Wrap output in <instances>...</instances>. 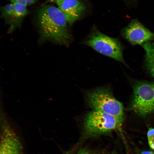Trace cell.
<instances>
[{
  "mask_svg": "<svg viewBox=\"0 0 154 154\" xmlns=\"http://www.w3.org/2000/svg\"><path fill=\"white\" fill-rule=\"evenodd\" d=\"M57 5L70 26L80 18L86 8L84 3L79 0H63Z\"/></svg>",
  "mask_w": 154,
  "mask_h": 154,
  "instance_id": "cell-9",
  "label": "cell"
},
{
  "mask_svg": "<svg viewBox=\"0 0 154 154\" xmlns=\"http://www.w3.org/2000/svg\"><path fill=\"white\" fill-rule=\"evenodd\" d=\"M11 3L21 4L27 6L35 3L37 0H8Z\"/></svg>",
  "mask_w": 154,
  "mask_h": 154,
  "instance_id": "cell-12",
  "label": "cell"
},
{
  "mask_svg": "<svg viewBox=\"0 0 154 154\" xmlns=\"http://www.w3.org/2000/svg\"><path fill=\"white\" fill-rule=\"evenodd\" d=\"M63 0H46L45 3V4H46L48 3H55L58 5Z\"/></svg>",
  "mask_w": 154,
  "mask_h": 154,
  "instance_id": "cell-14",
  "label": "cell"
},
{
  "mask_svg": "<svg viewBox=\"0 0 154 154\" xmlns=\"http://www.w3.org/2000/svg\"><path fill=\"white\" fill-rule=\"evenodd\" d=\"M123 123L113 116L92 110L87 114L84 119L83 137L87 139L107 133L114 130L121 131Z\"/></svg>",
  "mask_w": 154,
  "mask_h": 154,
  "instance_id": "cell-2",
  "label": "cell"
},
{
  "mask_svg": "<svg viewBox=\"0 0 154 154\" xmlns=\"http://www.w3.org/2000/svg\"><path fill=\"white\" fill-rule=\"evenodd\" d=\"M37 23L41 37L59 44L68 46L72 40L68 23L58 7L48 4L38 11Z\"/></svg>",
  "mask_w": 154,
  "mask_h": 154,
  "instance_id": "cell-1",
  "label": "cell"
},
{
  "mask_svg": "<svg viewBox=\"0 0 154 154\" xmlns=\"http://www.w3.org/2000/svg\"><path fill=\"white\" fill-rule=\"evenodd\" d=\"M130 109L145 116L154 112V82H139L133 87Z\"/></svg>",
  "mask_w": 154,
  "mask_h": 154,
  "instance_id": "cell-5",
  "label": "cell"
},
{
  "mask_svg": "<svg viewBox=\"0 0 154 154\" xmlns=\"http://www.w3.org/2000/svg\"><path fill=\"white\" fill-rule=\"evenodd\" d=\"M143 47L146 52L145 62L146 67L154 78V41L146 42Z\"/></svg>",
  "mask_w": 154,
  "mask_h": 154,
  "instance_id": "cell-10",
  "label": "cell"
},
{
  "mask_svg": "<svg viewBox=\"0 0 154 154\" xmlns=\"http://www.w3.org/2000/svg\"><path fill=\"white\" fill-rule=\"evenodd\" d=\"M140 154H154V151H145L142 152Z\"/></svg>",
  "mask_w": 154,
  "mask_h": 154,
  "instance_id": "cell-15",
  "label": "cell"
},
{
  "mask_svg": "<svg viewBox=\"0 0 154 154\" xmlns=\"http://www.w3.org/2000/svg\"><path fill=\"white\" fill-rule=\"evenodd\" d=\"M126 1H133V0H125Z\"/></svg>",
  "mask_w": 154,
  "mask_h": 154,
  "instance_id": "cell-17",
  "label": "cell"
},
{
  "mask_svg": "<svg viewBox=\"0 0 154 154\" xmlns=\"http://www.w3.org/2000/svg\"><path fill=\"white\" fill-rule=\"evenodd\" d=\"M110 154H116L114 152H113L112 153Z\"/></svg>",
  "mask_w": 154,
  "mask_h": 154,
  "instance_id": "cell-16",
  "label": "cell"
},
{
  "mask_svg": "<svg viewBox=\"0 0 154 154\" xmlns=\"http://www.w3.org/2000/svg\"><path fill=\"white\" fill-rule=\"evenodd\" d=\"M0 135V154H23L19 136L8 126H3Z\"/></svg>",
  "mask_w": 154,
  "mask_h": 154,
  "instance_id": "cell-7",
  "label": "cell"
},
{
  "mask_svg": "<svg viewBox=\"0 0 154 154\" xmlns=\"http://www.w3.org/2000/svg\"><path fill=\"white\" fill-rule=\"evenodd\" d=\"M76 154H100L98 152L86 148H81Z\"/></svg>",
  "mask_w": 154,
  "mask_h": 154,
  "instance_id": "cell-13",
  "label": "cell"
},
{
  "mask_svg": "<svg viewBox=\"0 0 154 154\" xmlns=\"http://www.w3.org/2000/svg\"><path fill=\"white\" fill-rule=\"evenodd\" d=\"M147 135L149 146L151 149L154 151V128H149Z\"/></svg>",
  "mask_w": 154,
  "mask_h": 154,
  "instance_id": "cell-11",
  "label": "cell"
},
{
  "mask_svg": "<svg viewBox=\"0 0 154 154\" xmlns=\"http://www.w3.org/2000/svg\"><path fill=\"white\" fill-rule=\"evenodd\" d=\"M86 97L87 104L93 110L111 115L123 122L122 104L114 98L109 89L104 88L96 89L89 92Z\"/></svg>",
  "mask_w": 154,
  "mask_h": 154,
  "instance_id": "cell-3",
  "label": "cell"
},
{
  "mask_svg": "<svg viewBox=\"0 0 154 154\" xmlns=\"http://www.w3.org/2000/svg\"><path fill=\"white\" fill-rule=\"evenodd\" d=\"M125 38L133 44H141L154 38V34L137 19L132 20L123 30Z\"/></svg>",
  "mask_w": 154,
  "mask_h": 154,
  "instance_id": "cell-8",
  "label": "cell"
},
{
  "mask_svg": "<svg viewBox=\"0 0 154 154\" xmlns=\"http://www.w3.org/2000/svg\"><path fill=\"white\" fill-rule=\"evenodd\" d=\"M82 43L101 54L125 63L122 47L118 40L102 33L95 26Z\"/></svg>",
  "mask_w": 154,
  "mask_h": 154,
  "instance_id": "cell-4",
  "label": "cell"
},
{
  "mask_svg": "<svg viewBox=\"0 0 154 154\" xmlns=\"http://www.w3.org/2000/svg\"><path fill=\"white\" fill-rule=\"evenodd\" d=\"M27 7L21 4L11 2L1 8V16L9 26V33L20 26L29 13Z\"/></svg>",
  "mask_w": 154,
  "mask_h": 154,
  "instance_id": "cell-6",
  "label": "cell"
}]
</instances>
